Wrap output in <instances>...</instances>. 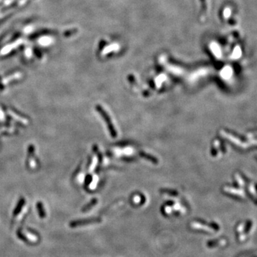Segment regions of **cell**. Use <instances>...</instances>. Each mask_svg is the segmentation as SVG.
Listing matches in <instances>:
<instances>
[{"label": "cell", "instance_id": "6da1fadb", "mask_svg": "<svg viewBox=\"0 0 257 257\" xmlns=\"http://www.w3.org/2000/svg\"><path fill=\"white\" fill-rule=\"evenodd\" d=\"M96 110L100 112L101 116L105 119V121H106V123H107V127H108V128H109V133H110V134H111V136L113 137V138H115V137L117 136V133H116V129H115V127L113 124V123L112 122L110 116L108 115V114L104 111V109L100 105L96 106Z\"/></svg>", "mask_w": 257, "mask_h": 257}, {"label": "cell", "instance_id": "7a4b0ae2", "mask_svg": "<svg viewBox=\"0 0 257 257\" xmlns=\"http://www.w3.org/2000/svg\"><path fill=\"white\" fill-rule=\"evenodd\" d=\"M140 155L142 157H144V159H147V160H149V161H152V163L157 164V162H158L157 159L154 157L151 156V155H149L148 154H146V153H144V152H140Z\"/></svg>", "mask_w": 257, "mask_h": 257}, {"label": "cell", "instance_id": "3957f363", "mask_svg": "<svg viewBox=\"0 0 257 257\" xmlns=\"http://www.w3.org/2000/svg\"><path fill=\"white\" fill-rule=\"evenodd\" d=\"M97 163H98V159L96 157H94L93 158V161H92V163L91 164V166H90V168H89V171L90 172H92V171H93L94 170V169L96 168V166L97 165Z\"/></svg>", "mask_w": 257, "mask_h": 257}, {"label": "cell", "instance_id": "277c9868", "mask_svg": "<svg viewBox=\"0 0 257 257\" xmlns=\"http://www.w3.org/2000/svg\"><path fill=\"white\" fill-rule=\"evenodd\" d=\"M97 177H96V176H94L93 182H92V183L91 184V185L89 186L90 189H94L95 188V187H96V183H97V182H98V178H97Z\"/></svg>", "mask_w": 257, "mask_h": 257}]
</instances>
